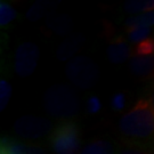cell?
I'll use <instances>...</instances> for the list:
<instances>
[{
	"instance_id": "cell-3",
	"label": "cell",
	"mask_w": 154,
	"mask_h": 154,
	"mask_svg": "<svg viewBox=\"0 0 154 154\" xmlns=\"http://www.w3.org/2000/svg\"><path fill=\"white\" fill-rule=\"evenodd\" d=\"M50 146L55 154H78L80 131L74 122H63L50 135Z\"/></svg>"
},
{
	"instance_id": "cell-12",
	"label": "cell",
	"mask_w": 154,
	"mask_h": 154,
	"mask_svg": "<svg viewBox=\"0 0 154 154\" xmlns=\"http://www.w3.org/2000/svg\"><path fill=\"white\" fill-rule=\"evenodd\" d=\"M48 24H49L50 29L58 34H64V33L69 32L72 26L71 18L66 15H58V16L51 17Z\"/></svg>"
},
{
	"instance_id": "cell-6",
	"label": "cell",
	"mask_w": 154,
	"mask_h": 154,
	"mask_svg": "<svg viewBox=\"0 0 154 154\" xmlns=\"http://www.w3.org/2000/svg\"><path fill=\"white\" fill-rule=\"evenodd\" d=\"M39 49L33 42H24L20 45L15 54V71L21 77L31 75L38 63Z\"/></svg>"
},
{
	"instance_id": "cell-23",
	"label": "cell",
	"mask_w": 154,
	"mask_h": 154,
	"mask_svg": "<svg viewBox=\"0 0 154 154\" xmlns=\"http://www.w3.org/2000/svg\"><path fill=\"white\" fill-rule=\"evenodd\" d=\"M0 154H7V153H6L4 149H0Z\"/></svg>"
},
{
	"instance_id": "cell-2",
	"label": "cell",
	"mask_w": 154,
	"mask_h": 154,
	"mask_svg": "<svg viewBox=\"0 0 154 154\" xmlns=\"http://www.w3.org/2000/svg\"><path fill=\"white\" fill-rule=\"evenodd\" d=\"M45 109L56 118H70L79 110V99L71 88L64 85L50 87L44 97Z\"/></svg>"
},
{
	"instance_id": "cell-22",
	"label": "cell",
	"mask_w": 154,
	"mask_h": 154,
	"mask_svg": "<svg viewBox=\"0 0 154 154\" xmlns=\"http://www.w3.org/2000/svg\"><path fill=\"white\" fill-rule=\"evenodd\" d=\"M149 102H151V104H152V106L154 107V93L152 94V96H151V98H149Z\"/></svg>"
},
{
	"instance_id": "cell-19",
	"label": "cell",
	"mask_w": 154,
	"mask_h": 154,
	"mask_svg": "<svg viewBox=\"0 0 154 154\" xmlns=\"http://www.w3.org/2000/svg\"><path fill=\"white\" fill-rule=\"evenodd\" d=\"M126 105V96L125 94L118 93L113 95V97L111 99V107L114 111H121Z\"/></svg>"
},
{
	"instance_id": "cell-8",
	"label": "cell",
	"mask_w": 154,
	"mask_h": 154,
	"mask_svg": "<svg viewBox=\"0 0 154 154\" xmlns=\"http://www.w3.org/2000/svg\"><path fill=\"white\" fill-rule=\"evenodd\" d=\"M130 69L138 77H146L154 71V56L138 57L134 56L130 60Z\"/></svg>"
},
{
	"instance_id": "cell-11",
	"label": "cell",
	"mask_w": 154,
	"mask_h": 154,
	"mask_svg": "<svg viewBox=\"0 0 154 154\" xmlns=\"http://www.w3.org/2000/svg\"><path fill=\"white\" fill-rule=\"evenodd\" d=\"M125 9L130 14L154 11V0H130L126 2Z\"/></svg>"
},
{
	"instance_id": "cell-10",
	"label": "cell",
	"mask_w": 154,
	"mask_h": 154,
	"mask_svg": "<svg viewBox=\"0 0 154 154\" xmlns=\"http://www.w3.org/2000/svg\"><path fill=\"white\" fill-rule=\"evenodd\" d=\"M126 25L129 30L136 28H151L154 25V11L138 14L136 16H132L126 21Z\"/></svg>"
},
{
	"instance_id": "cell-21",
	"label": "cell",
	"mask_w": 154,
	"mask_h": 154,
	"mask_svg": "<svg viewBox=\"0 0 154 154\" xmlns=\"http://www.w3.org/2000/svg\"><path fill=\"white\" fill-rule=\"evenodd\" d=\"M121 154H144V153L139 152V151H132V149H129V151H125V152H122Z\"/></svg>"
},
{
	"instance_id": "cell-5",
	"label": "cell",
	"mask_w": 154,
	"mask_h": 154,
	"mask_svg": "<svg viewBox=\"0 0 154 154\" xmlns=\"http://www.w3.org/2000/svg\"><path fill=\"white\" fill-rule=\"evenodd\" d=\"M51 129V123L45 118L35 116H24L20 118L14 126L18 136L28 139H34L45 136Z\"/></svg>"
},
{
	"instance_id": "cell-7",
	"label": "cell",
	"mask_w": 154,
	"mask_h": 154,
	"mask_svg": "<svg viewBox=\"0 0 154 154\" xmlns=\"http://www.w3.org/2000/svg\"><path fill=\"white\" fill-rule=\"evenodd\" d=\"M130 55L129 45L123 40H116L109 46L107 48V56L111 63L121 64L126 61Z\"/></svg>"
},
{
	"instance_id": "cell-4",
	"label": "cell",
	"mask_w": 154,
	"mask_h": 154,
	"mask_svg": "<svg viewBox=\"0 0 154 154\" xmlns=\"http://www.w3.org/2000/svg\"><path fill=\"white\" fill-rule=\"evenodd\" d=\"M66 74L73 85L81 89L90 88L98 79V69L96 63L85 56H79L69 62Z\"/></svg>"
},
{
	"instance_id": "cell-13",
	"label": "cell",
	"mask_w": 154,
	"mask_h": 154,
	"mask_svg": "<svg viewBox=\"0 0 154 154\" xmlns=\"http://www.w3.org/2000/svg\"><path fill=\"white\" fill-rule=\"evenodd\" d=\"M113 147L106 140H97L88 144L80 154H113Z\"/></svg>"
},
{
	"instance_id": "cell-15",
	"label": "cell",
	"mask_w": 154,
	"mask_h": 154,
	"mask_svg": "<svg viewBox=\"0 0 154 154\" xmlns=\"http://www.w3.org/2000/svg\"><path fill=\"white\" fill-rule=\"evenodd\" d=\"M16 17V11L11 7L8 2L1 1L0 2V25L5 26Z\"/></svg>"
},
{
	"instance_id": "cell-18",
	"label": "cell",
	"mask_w": 154,
	"mask_h": 154,
	"mask_svg": "<svg viewBox=\"0 0 154 154\" xmlns=\"http://www.w3.org/2000/svg\"><path fill=\"white\" fill-rule=\"evenodd\" d=\"M11 95V86L6 80L0 81V110L5 109Z\"/></svg>"
},
{
	"instance_id": "cell-16",
	"label": "cell",
	"mask_w": 154,
	"mask_h": 154,
	"mask_svg": "<svg viewBox=\"0 0 154 154\" xmlns=\"http://www.w3.org/2000/svg\"><path fill=\"white\" fill-rule=\"evenodd\" d=\"M151 28H136L129 30L128 32V38L129 41L132 44H139L144 40L149 39V35L151 34Z\"/></svg>"
},
{
	"instance_id": "cell-1",
	"label": "cell",
	"mask_w": 154,
	"mask_h": 154,
	"mask_svg": "<svg viewBox=\"0 0 154 154\" xmlns=\"http://www.w3.org/2000/svg\"><path fill=\"white\" fill-rule=\"evenodd\" d=\"M123 135L135 138H147L154 134V107L149 99L140 98L132 109L120 119Z\"/></svg>"
},
{
	"instance_id": "cell-20",
	"label": "cell",
	"mask_w": 154,
	"mask_h": 154,
	"mask_svg": "<svg viewBox=\"0 0 154 154\" xmlns=\"http://www.w3.org/2000/svg\"><path fill=\"white\" fill-rule=\"evenodd\" d=\"M102 107V103L97 96H91L87 102V111L90 114H95L98 113L99 110Z\"/></svg>"
},
{
	"instance_id": "cell-9",
	"label": "cell",
	"mask_w": 154,
	"mask_h": 154,
	"mask_svg": "<svg viewBox=\"0 0 154 154\" xmlns=\"http://www.w3.org/2000/svg\"><path fill=\"white\" fill-rule=\"evenodd\" d=\"M83 38L82 35L78 34V35H73L70 39L65 40L64 42H62L61 46L58 47V51H57V56L61 61H66L70 60L72 56L77 53L79 47L82 45Z\"/></svg>"
},
{
	"instance_id": "cell-17",
	"label": "cell",
	"mask_w": 154,
	"mask_h": 154,
	"mask_svg": "<svg viewBox=\"0 0 154 154\" xmlns=\"http://www.w3.org/2000/svg\"><path fill=\"white\" fill-rule=\"evenodd\" d=\"M49 2H46V1H38L37 4L30 8L26 13V17H28L30 21H37L40 17L44 15L47 8L49 7Z\"/></svg>"
},
{
	"instance_id": "cell-14",
	"label": "cell",
	"mask_w": 154,
	"mask_h": 154,
	"mask_svg": "<svg viewBox=\"0 0 154 154\" xmlns=\"http://www.w3.org/2000/svg\"><path fill=\"white\" fill-rule=\"evenodd\" d=\"M134 56H138V57L154 56V38H149L136 45L134 49Z\"/></svg>"
}]
</instances>
